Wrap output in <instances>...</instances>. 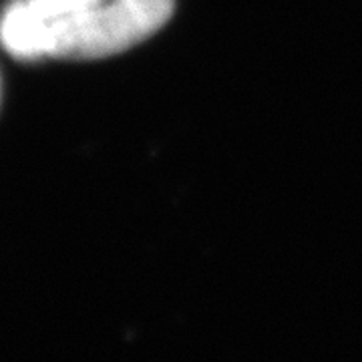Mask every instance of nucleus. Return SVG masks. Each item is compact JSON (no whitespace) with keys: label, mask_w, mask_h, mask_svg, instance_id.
<instances>
[{"label":"nucleus","mask_w":362,"mask_h":362,"mask_svg":"<svg viewBox=\"0 0 362 362\" xmlns=\"http://www.w3.org/2000/svg\"><path fill=\"white\" fill-rule=\"evenodd\" d=\"M0 95H2V90H0Z\"/></svg>","instance_id":"obj_3"},{"label":"nucleus","mask_w":362,"mask_h":362,"mask_svg":"<svg viewBox=\"0 0 362 362\" xmlns=\"http://www.w3.org/2000/svg\"><path fill=\"white\" fill-rule=\"evenodd\" d=\"M99 0H25L28 11L47 28V52H49V28L73 14L89 8Z\"/></svg>","instance_id":"obj_2"},{"label":"nucleus","mask_w":362,"mask_h":362,"mask_svg":"<svg viewBox=\"0 0 362 362\" xmlns=\"http://www.w3.org/2000/svg\"><path fill=\"white\" fill-rule=\"evenodd\" d=\"M171 14L173 0H99L49 28V57H111L151 37Z\"/></svg>","instance_id":"obj_1"}]
</instances>
